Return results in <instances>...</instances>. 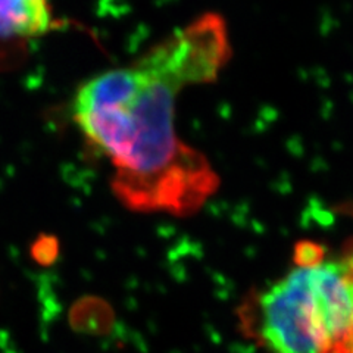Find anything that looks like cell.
I'll list each match as a JSON object with an SVG mask.
<instances>
[{"instance_id": "277c9868", "label": "cell", "mask_w": 353, "mask_h": 353, "mask_svg": "<svg viewBox=\"0 0 353 353\" xmlns=\"http://www.w3.org/2000/svg\"><path fill=\"white\" fill-rule=\"evenodd\" d=\"M350 212L353 214V208H350ZM349 272H350V280H352V284H353V256L350 258ZM341 353H353V325H352L350 334H349V337H347V341H346V345H345L343 350H341Z\"/></svg>"}, {"instance_id": "3957f363", "label": "cell", "mask_w": 353, "mask_h": 353, "mask_svg": "<svg viewBox=\"0 0 353 353\" xmlns=\"http://www.w3.org/2000/svg\"><path fill=\"white\" fill-rule=\"evenodd\" d=\"M68 24L52 0H0V72L18 68L39 40Z\"/></svg>"}, {"instance_id": "7a4b0ae2", "label": "cell", "mask_w": 353, "mask_h": 353, "mask_svg": "<svg viewBox=\"0 0 353 353\" xmlns=\"http://www.w3.org/2000/svg\"><path fill=\"white\" fill-rule=\"evenodd\" d=\"M349 263L297 245L293 267L241 303V330L270 353H341L353 325Z\"/></svg>"}, {"instance_id": "6da1fadb", "label": "cell", "mask_w": 353, "mask_h": 353, "mask_svg": "<svg viewBox=\"0 0 353 353\" xmlns=\"http://www.w3.org/2000/svg\"><path fill=\"white\" fill-rule=\"evenodd\" d=\"M231 54L224 18L206 12L77 88L74 124L110 163V190L130 211L190 216L218 192L211 161L176 131V102L187 88L214 83Z\"/></svg>"}]
</instances>
